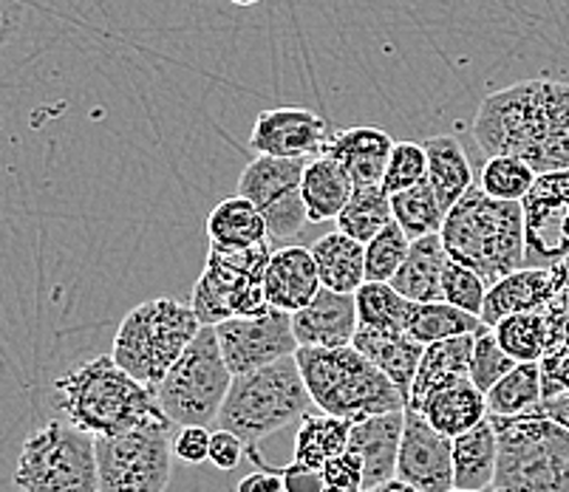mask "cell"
I'll use <instances>...</instances> for the list:
<instances>
[{
	"mask_svg": "<svg viewBox=\"0 0 569 492\" xmlns=\"http://www.w3.org/2000/svg\"><path fill=\"white\" fill-rule=\"evenodd\" d=\"M473 139L488 159H521L538 175L569 170V82L532 77L488 94Z\"/></svg>",
	"mask_w": 569,
	"mask_h": 492,
	"instance_id": "1",
	"label": "cell"
},
{
	"mask_svg": "<svg viewBox=\"0 0 569 492\" xmlns=\"http://www.w3.org/2000/svg\"><path fill=\"white\" fill-rule=\"evenodd\" d=\"M54 405L66 422L91 439L119 436L153 419H168L157 393L122 371L111 354L91 357L57 376Z\"/></svg>",
	"mask_w": 569,
	"mask_h": 492,
	"instance_id": "2",
	"label": "cell"
},
{
	"mask_svg": "<svg viewBox=\"0 0 569 492\" xmlns=\"http://www.w3.org/2000/svg\"><path fill=\"white\" fill-rule=\"evenodd\" d=\"M439 238L448 258L488 289L525 269V210L516 201H496L473 188L445 215Z\"/></svg>",
	"mask_w": 569,
	"mask_h": 492,
	"instance_id": "3",
	"label": "cell"
},
{
	"mask_svg": "<svg viewBox=\"0 0 569 492\" xmlns=\"http://www.w3.org/2000/svg\"><path fill=\"white\" fill-rule=\"evenodd\" d=\"M315 408L346 422L406 411L400 388L371 365L355 345L346 349H298L295 354Z\"/></svg>",
	"mask_w": 569,
	"mask_h": 492,
	"instance_id": "4",
	"label": "cell"
},
{
	"mask_svg": "<svg viewBox=\"0 0 569 492\" xmlns=\"http://www.w3.org/2000/svg\"><path fill=\"white\" fill-rule=\"evenodd\" d=\"M199 331L201 323L190 303L173 298L148 300L122 318L113 334L111 357L133 380L157 391Z\"/></svg>",
	"mask_w": 569,
	"mask_h": 492,
	"instance_id": "5",
	"label": "cell"
},
{
	"mask_svg": "<svg viewBox=\"0 0 569 492\" xmlns=\"http://www.w3.org/2000/svg\"><path fill=\"white\" fill-rule=\"evenodd\" d=\"M499 464L488 492H569V430L545 413L490 416Z\"/></svg>",
	"mask_w": 569,
	"mask_h": 492,
	"instance_id": "6",
	"label": "cell"
},
{
	"mask_svg": "<svg viewBox=\"0 0 569 492\" xmlns=\"http://www.w3.org/2000/svg\"><path fill=\"white\" fill-rule=\"evenodd\" d=\"M312 405L298 360L287 357L252 374L232 376L230 393L219 413V428L236 433L252 450L261 439L309 416Z\"/></svg>",
	"mask_w": 569,
	"mask_h": 492,
	"instance_id": "7",
	"label": "cell"
},
{
	"mask_svg": "<svg viewBox=\"0 0 569 492\" xmlns=\"http://www.w3.org/2000/svg\"><path fill=\"white\" fill-rule=\"evenodd\" d=\"M14 486L20 492H100L94 439L51 419L20 448Z\"/></svg>",
	"mask_w": 569,
	"mask_h": 492,
	"instance_id": "8",
	"label": "cell"
},
{
	"mask_svg": "<svg viewBox=\"0 0 569 492\" xmlns=\"http://www.w3.org/2000/svg\"><path fill=\"white\" fill-rule=\"evenodd\" d=\"M232 374L221 354L213 325H201L182 360L170 368L162 385L157 388V402L164 416L179 428H207L219 422L224 399L230 393Z\"/></svg>",
	"mask_w": 569,
	"mask_h": 492,
	"instance_id": "9",
	"label": "cell"
},
{
	"mask_svg": "<svg viewBox=\"0 0 569 492\" xmlns=\"http://www.w3.org/2000/svg\"><path fill=\"white\" fill-rule=\"evenodd\" d=\"M272 250V243H261L247 252L207 250L204 269L190 294V309L201 325H219L224 320L256 318L267 312L263 281Z\"/></svg>",
	"mask_w": 569,
	"mask_h": 492,
	"instance_id": "10",
	"label": "cell"
},
{
	"mask_svg": "<svg viewBox=\"0 0 569 492\" xmlns=\"http://www.w3.org/2000/svg\"><path fill=\"white\" fill-rule=\"evenodd\" d=\"M170 430V419H153L119 436L94 439L100 492H168L173 475Z\"/></svg>",
	"mask_w": 569,
	"mask_h": 492,
	"instance_id": "11",
	"label": "cell"
},
{
	"mask_svg": "<svg viewBox=\"0 0 569 492\" xmlns=\"http://www.w3.org/2000/svg\"><path fill=\"white\" fill-rule=\"evenodd\" d=\"M307 162L298 159L256 157L238 179V195L258 207L267 221L269 243H287L309 224L301 199V181Z\"/></svg>",
	"mask_w": 569,
	"mask_h": 492,
	"instance_id": "12",
	"label": "cell"
},
{
	"mask_svg": "<svg viewBox=\"0 0 569 492\" xmlns=\"http://www.w3.org/2000/svg\"><path fill=\"white\" fill-rule=\"evenodd\" d=\"M525 210V267L552 269L569 258V170L538 175Z\"/></svg>",
	"mask_w": 569,
	"mask_h": 492,
	"instance_id": "13",
	"label": "cell"
},
{
	"mask_svg": "<svg viewBox=\"0 0 569 492\" xmlns=\"http://www.w3.org/2000/svg\"><path fill=\"white\" fill-rule=\"evenodd\" d=\"M213 329L232 376L252 374L258 368L295 357L301 349L295 340L292 314L278 312V309H267L256 318L224 320Z\"/></svg>",
	"mask_w": 569,
	"mask_h": 492,
	"instance_id": "14",
	"label": "cell"
},
{
	"mask_svg": "<svg viewBox=\"0 0 569 492\" xmlns=\"http://www.w3.org/2000/svg\"><path fill=\"white\" fill-rule=\"evenodd\" d=\"M397 479L419 492H451L453 486V439L442 436L419 411L406 408Z\"/></svg>",
	"mask_w": 569,
	"mask_h": 492,
	"instance_id": "15",
	"label": "cell"
},
{
	"mask_svg": "<svg viewBox=\"0 0 569 492\" xmlns=\"http://www.w3.org/2000/svg\"><path fill=\"white\" fill-rule=\"evenodd\" d=\"M329 142V128L320 113L309 108L283 106L261 111L252 122L250 144L258 157L272 159H298L307 162L323 153Z\"/></svg>",
	"mask_w": 569,
	"mask_h": 492,
	"instance_id": "16",
	"label": "cell"
},
{
	"mask_svg": "<svg viewBox=\"0 0 569 492\" xmlns=\"http://www.w3.org/2000/svg\"><path fill=\"white\" fill-rule=\"evenodd\" d=\"M292 329L301 349H346L360 329L355 294L320 289L307 309L292 314Z\"/></svg>",
	"mask_w": 569,
	"mask_h": 492,
	"instance_id": "17",
	"label": "cell"
},
{
	"mask_svg": "<svg viewBox=\"0 0 569 492\" xmlns=\"http://www.w3.org/2000/svg\"><path fill=\"white\" fill-rule=\"evenodd\" d=\"M558 292H561V272H558V267L519 269V272L507 274L505 281L488 289L482 323L488 329H496L501 320L513 318V314L545 312Z\"/></svg>",
	"mask_w": 569,
	"mask_h": 492,
	"instance_id": "18",
	"label": "cell"
},
{
	"mask_svg": "<svg viewBox=\"0 0 569 492\" xmlns=\"http://www.w3.org/2000/svg\"><path fill=\"white\" fill-rule=\"evenodd\" d=\"M402 428H406V411L382 413V416H371L351 424L346 453H351L363 464L366 490L397 479Z\"/></svg>",
	"mask_w": 569,
	"mask_h": 492,
	"instance_id": "19",
	"label": "cell"
},
{
	"mask_svg": "<svg viewBox=\"0 0 569 492\" xmlns=\"http://www.w3.org/2000/svg\"><path fill=\"white\" fill-rule=\"evenodd\" d=\"M320 289H323V283H320L312 250H303V247L272 250L267 281H263L269 309H278V312L287 314L301 312L318 298Z\"/></svg>",
	"mask_w": 569,
	"mask_h": 492,
	"instance_id": "20",
	"label": "cell"
},
{
	"mask_svg": "<svg viewBox=\"0 0 569 492\" xmlns=\"http://www.w3.org/2000/svg\"><path fill=\"white\" fill-rule=\"evenodd\" d=\"M395 144V139L388 137L382 128L357 125L332 133L323 148V157H332L335 162L343 164V170L355 181V188H377V184L382 188Z\"/></svg>",
	"mask_w": 569,
	"mask_h": 492,
	"instance_id": "21",
	"label": "cell"
},
{
	"mask_svg": "<svg viewBox=\"0 0 569 492\" xmlns=\"http://www.w3.org/2000/svg\"><path fill=\"white\" fill-rule=\"evenodd\" d=\"M351 345L400 388L408 405V393H411L413 376L419 371V360L426 354V345H419L417 340H411L406 331H382L369 329V325L357 329L355 343Z\"/></svg>",
	"mask_w": 569,
	"mask_h": 492,
	"instance_id": "22",
	"label": "cell"
},
{
	"mask_svg": "<svg viewBox=\"0 0 569 492\" xmlns=\"http://www.w3.org/2000/svg\"><path fill=\"white\" fill-rule=\"evenodd\" d=\"M419 413L428 419L433 430H439L442 436L457 439L476 424H482L490 416L488 396L470 380L451 382V385L439 388L431 396L419 405Z\"/></svg>",
	"mask_w": 569,
	"mask_h": 492,
	"instance_id": "23",
	"label": "cell"
},
{
	"mask_svg": "<svg viewBox=\"0 0 569 492\" xmlns=\"http://www.w3.org/2000/svg\"><path fill=\"white\" fill-rule=\"evenodd\" d=\"M473 345L476 334L453 337V340H445V343L428 345L422 360H419V371L413 376L411 393H408V411H419V405L439 388L459 380H470Z\"/></svg>",
	"mask_w": 569,
	"mask_h": 492,
	"instance_id": "24",
	"label": "cell"
},
{
	"mask_svg": "<svg viewBox=\"0 0 569 492\" xmlns=\"http://www.w3.org/2000/svg\"><path fill=\"white\" fill-rule=\"evenodd\" d=\"M207 250L247 252L261 243H269V230L263 215L252 201L232 195L224 199L207 215Z\"/></svg>",
	"mask_w": 569,
	"mask_h": 492,
	"instance_id": "25",
	"label": "cell"
},
{
	"mask_svg": "<svg viewBox=\"0 0 569 492\" xmlns=\"http://www.w3.org/2000/svg\"><path fill=\"white\" fill-rule=\"evenodd\" d=\"M355 193V181L346 173L343 164L332 157H315L307 162L301 181V199L307 207L309 224H323V221H338L340 212L349 204Z\"/></svg>",
	"mask_w": 569,
	"mask_h": 492,
	"instance_id": "26",
	"label": "cell"
},
{
	"mask_svg": "<svg viewBox=\"0 0 569 492\" xmlns=\"http://www.w3.org/2000/svg\"><path fill=\"white\" fill-rule=\"evenodd\" d=\"M448 261L451 258L445 252L439 235L411 241L406 263L395 274L391 287L411 303H442V278Z\"/></svg>",
	"mask_w": 569,
	"mask_h": 492,
	"instance_id": "27",
	"label": "cell"
},
{
	"mask_svg": "<svg viewBox=\"0 0 569 492\" xmlns=\"http://www.w3.org/2000/svg\"><path fill=\"white\" fill-rule=\"evenodd\" d=\"M499 464V433L493 419L453 439V486L468 492H488Z\"/></svg>",
	"mask_w": 569,
	"mask_h": 492,
	"instance_id": "28",
	"label": "cell"
},
{
	"mask_svg": "<svg viewBox=\"0 0 569 492\" xmlns=\"http://www.w3.org/2000/svg\"><path fill=\"white\" fill-rule=\"evenodd\" d=\"M426 157H428V184L437 193L445 215L476 188L473 168L465 153L462 142L457 137H431L426 139Z\"/></svg>",
	"mask_w": 569,
	"mask_h": 492,
	"instance_id": "29",
	"label": "cell"
},
{
	"mask_svg": "<svg viewBox=\"0 0 569 492\" xmlns=\"http://www.w3.org/2000/svg\"><path fill=\"white\" fill-rule=\"evenodd\" d=\"M312 258L323 289L340 294H357L366 283V243L335 230L312 243Z\"/></svg>",
	"mask_w": 569,
	"mask_h": 492,
	"instance_id": "30",
	"label": "cell"
},
{
	"mask_svg": "<svg viewBox=\"0 0 569 492\" xmlns=\"http://www.w3.org/2000/svg\"><path fill=\"white\" fill-rule=\"evenodd\" d=\"M351 422L329 413H309L295 433V461L312 470H323L326 461L343 455L349 448Z\"/></svg>",
	"mask_w": 569,
	"mask_h": 492,
	"instance_id": "31",
	"label": "cell"
},
{
	"mask_svg": "<svg viewBox=\"0 0 569 492\" xmlns=\"http://www.w3.org/2000/svg\"><path fill=\"white\" fill-rule=\"evenodd\" d=\"M488 396L490 416H527L536 413L545 399V380L538 362H519L501 382H496Z\"/></svg>",
	"mask_w": 569,
	"mask_h": 492,
	"instance_id": "32",
	"label": "cell"
},
{
	"mask_svg": "<svg viewBox=\"0 0 569 492\" xmlns=\"http://www.w3.org/2000/svg\"><path fill=\"white\" fill-rule=\"evenodd\" d=\"M482 325V318L462 312L451 303H417L406 334L428 349V345L445 343V340H453V337L476 334Z\"/></svg>",
	"mask_w": 569,
	"mask_h": 492,
	"instance_id": "33",
	"label": "cell"
},
{
	"mask_svg": "<svg viewBox=\"0 0 569 492\" xmlns=\"http://www.w3.org/2000/svg\"><path fill=\"white\" fill-rule=\"evenodd\" d=\"M395 221L391 210V195L377 184V188H355L349 204L340 212L338 230L360 243H369L377 232L386 230Z\"/></svg>",
	"mask_w": 569,
	"mask_h": 492,
	"instance_id": "34",
	"label": "cell"
},
{
	"mask_svg": "<svg viewBox=\"0 0 569 492\" xmlns=\"http://www.w3.org/2000/svg\"><path fill=\"white\" fill-rule=\"evenodd\" d=\"M355 300L360 325L382 331H406L411 323L413 305H417L402 298L391 283H363L357 289Z\"/></svg>",
	"mask_w": 569,
	"mask_h": 492,
	"instance_id": "35",
	"label": "cell"
},
{
	"mask_svg": "<svg viewBox=\"0 0 569 492\" xmlns=\"http://www.w3.org/2000/svg\"><path fill=\"white\" fill-rule=\"evenodd\" d=\"M391 210H395V221L400 224V230L411 241L442 232L445 210L439 204L433 188L428 184V179L422 184H417V188L406 190V193L391 195Z\"/></svg>",
	"mask_w": 569,
	"mask_h": 492,
	"instance_id": "36",
	"label": "cell"
},
{
	"mask_svg": "<svg viewBox=\"0 0 569 492\" xmlns=\"http://www.w3.org/2000/svg\"><path fill=\"white\" fill-rule=\"evenodd\" d=\"M496 340L505 354L516 362H541L547 354V318L545 312L513 314L496 325Z\"/></svg>",
	"mask_w": 569,
	"mask_h": 492,
	"instance_id": "37",
	"label": "cell"
},
{
	"mask_svg": "<svg viewBox=\"0 0 569 492\" xmlns=\"http://www.w3.org/2000/svg\"><path fill=\"white\" fill-rule=\"evenodd\" d=\"M538 173L527 162L513 157H493L485 162L482 173H479V190L488 193L496 201H521L536 184Z\"/></svg>",
	"mask_w": 569,
	"mask_h": 492,
	"instance_id": "38",
	"label": "cell"
},
{
	"mask_svg": "<svg viewBox=\"0 0 569 492\" xmlns=\"http://www.w3.org/2000/svg\"><path fill=\"white\" fill-rule=\"evenodd\" d=\"M408 250H411V238L400 230L397 221L377 232L366 243V283H391L400 267L406 263Z\"/></svg>",
	"mask_w": 569,
	"mask_h": 492,
	"instance_id": "39",
	"label": "cell"
},
{
	"mask_svg": "<svg viewBox=\"0 0 569 492\" xmlns=\"http://www.w3.org/2000/svg\"><path fill=\"white\" fill-rule=\"evenodd\" d=\"M519 365L516 360L505 354V349L496 340V331L482 325L476 331V345H473V360H470V382L482 393L493 391L496 382L505 380L513 368Z\"/></svg>",
	"mask_w": 569,
	"mask_h": 492,
	"instance_id": "40",
	"label": "cell"
},
{
	"mask_svg": "<svg viewBox=\"0 0 569 492\" xmlns=\"http://www.w3.org/2000/svg\"><path fill=\"white\" fill-rule=\"evenodd\" d=\"M428 179V157L426 144L419 142H397L388 159L386 179H382V190L388 195L406 193V190L417 188Z\"/></svg>",
	"mask_w": 569,
	"mask_h": 492,
	"instance_id": "41",
	"label": "cell"
},
{
	"mask_svg": "<svg viewBox=\"0 0 569 492\" xmlns=\"http://www.w3.org/2000/svg\"><path fill=\"white\" fill-rule=\"evenodd\" d=\"M485 298H488V287H485L482 278L470 272V269L459 267V263L448 261L442 278V303H451L462 312L482 318Z\"/></svg>",
	"mask_w": 569,
	"mask_h": 492,
	"instance_id": "42",
	"label": "cell"
},
{
	"mask_svg": "<svg viewBox=\"0 0 569 492\" xmlns=\"http://www.w3.org/2000/svg\"><path fill=\"white\" fill-rule=\"evenodd\" d=\"M320 473H323L326 492H366L363 464L351 453L335 455L332 461H326V468Z\"/></svg>",
	"mask_w": 569,
	"mask_h": 492,
	"instance_id": "43",
	"label": "cell"
},
{
	"mask_svg": "<svg viewBox=\"0 0 569 492\" xmlns=\"http://www.w3.org/2000/svg\"><path fill=\"white\" fill-rule=\"evenodd\" d=\"M210 439H213V433L207 428H182L179 436L173 439V455L184 461L188 468L204 464V461H210Z\"/></svg>",
	"mask_w": 569,
	"mask_h": 492,
	"instance_id": "44",
	"label": "cell"
},
{
	"mask_svg": "<svg viewBox=\"0 0 569 492\" xmlns=\"http://www.w3.org/2000/svg\"><path fill=\"white\" fill-rule=\"evenodd\" d=\"M247 444L230 433V430H216L213 439H210V464L219 470H236L241 464V455H244Z\"/></svg>",
	"mask_w": 569,
	"mask_h": 492,
	"instance_id": "45",
	"label": "cell"
},
{
	"mask_svg": "<svg viewBox=\"0 0 569 492\" xmlns=\"http://www.w3.org/2000/svg\"><path fill=\"white\" fill-rule=\"evenodd\" d=\"M281 481H283V492H326L323 473H320V470L307 468V464H298V461L281 468Z\"/></svg>",
	"mask_w": 569,
	"mask_h": 492,
	"instance_id": "46",
	"label": "cell"
},
{
	"mask_svg": "<svg viewBox=\"0 0 569 492\" xmlns=\"http://www.w3.org/2000/svg\"><path fill=\"white\" fill-rule=\"evenodd\" d=\"M236 492H283L281 470H258L236 484Z\"/></svg>",
	"mask_w": 569,
	"mask_h": 492,
	"instance_id": "47",
	"label": "cell"
},
{
	"mask_svg": "<svg viewBox=\"0 0 569 492\" xmlns=\"http://www.w3.org/2000/svg\"><path fill=\"white\" fill-rule=\"evenodd\" d=\"M538 413H545L547 419H552V422H558L561 428L569 430V391H558L541 399Z\"/></svg>",
	"mask_w": 569,
	"mask_h": 492,
	"instance_id": "48",
	"label": "cell"
},
{
	"mask_svg": "<svg viewBox=\"0 0 569 492\" xmlns=\"http://www.w3.org/2000/svg\"><path fill=\"white\" fill-rule=\"evenodd\" d=\"M18 18H20L18 0H0V46L9 40L12 29L18 26Z\"/></svg>",
	"mask_w": 569,
	"mask_h": 492,
	"instance_id": "49",
	"label": "cell"
},
{
	"mask_svg": "<svg viewBox=\"0 0 569 492\" xmlns=\"http://www.w3.org/2000/svg\"><path fill=\"white\" fill-rule=\"evenodd\" d=\"M366 492H419V490H413V486L406 484V481L391 479V481H386V484L371 486V490H366Z\"/></svg>",
	"mask_w": 569,
	"mask_h": 492,
	"instance_id": "50",
	"label": "cell"
},
{
	"mask_svg": "<svg viewBox=\"0 0 569 492\" xmlns=\"http://www.w3.org/2000/svg\"><path fill=\"white\" fill-rule=\"evenodd\" d=\"M230 3H236V7L250 9V7H256V3H261V0H230Z\"/></svg>",
	"mask_w": 569,
	"mask_h": 492,
	"instance_id": "51",
	"label": "cell"
},
{
	"mask_svg": "<svg viewBox=\"0 0 569 492\" xmlns=\"http://www.w3.org/2000/svg\"><path fill=\"white\" fill-rule=\"evenodd\" d=\"M451 492H468V490H451Z\"/></svg>",
	"mask_w": 569,
	"mask_h": 492,
	"instance_id": "52",
	"label": "cell"
}]
</instances>
